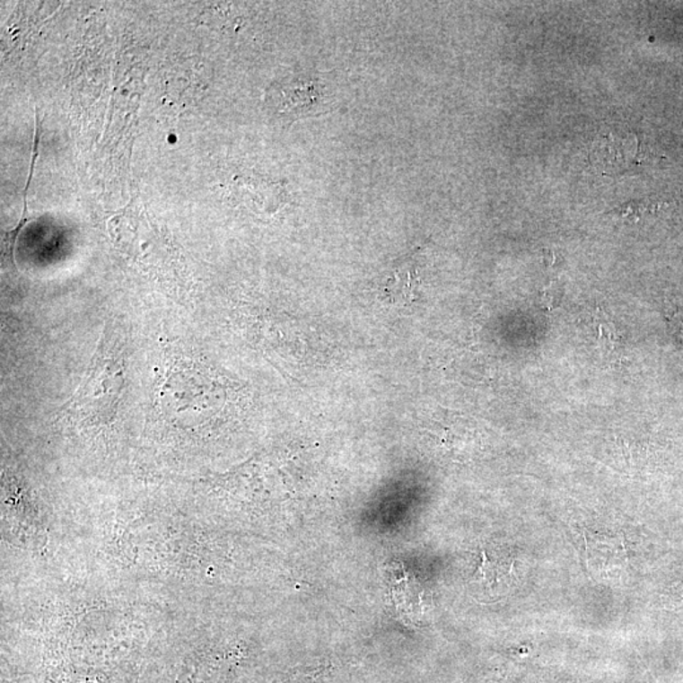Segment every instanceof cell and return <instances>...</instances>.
Listing matches in <instances>:
<instances>
[{
	"label": "cell",
	"mask_w": 683,
	"mask_h": 683,
	"mask_svg": "<svg viewBox=\"0 0 683 683\" xmlns=\"http://www.w3.org/2000/svg\"><path fill=\"white\" fill-rule=\"evenodd\" d=\"M562 296H564V292L558 284L551 283L548 286L544 287L542 295H540V302L546 311H552L561 304Z\"/></svg>",
	"instance_id": "cell-6"
},
{
	"label": "cell",
	"mask_w": 683,
	"mask_h": 683,
	"mask_svg": "<svg viewBox=\"0 0 683 683\" xmlns=\"http://www.w3.org/2000/svg\"><path fill=\"white\" fill-rule=\"evenodd\" d=\"M667 206L666 203L653 199L630 200L623 206H617L609 215H614L620 221L638 222L644 218L645 215H654Z\"/></svg>",
	"instance_id": "cell-4"
},
{
	"label": "cell",
	"mask_w": 683,
	"mask_h": 683,
	"mask_svg": "<svg viewBox=\"0 0 683 683\" xmlns=\"http://www.w3.org/2000/svg\"><path fill=\"white\" fill-rule=\"evenodd\" d=\"M127 380V351L118 329L105 324L94 356L75 392L60 414L86 420L113 419L122 400Z\"/></svg>",
	"instance_id": "cell-1"
},
{
	"label": "cell",
	"mask_w": 683,
	"mask_h": 683,
	"mask_svg": "<svg viewBox=\"0 0 683 683\" xmlns=\"http://www.w3.org/2000/svg\"><path fill=\"white\" fill-rule=\"evenodd\" d=\"M598 341L604 354L614 355L619 347V333L610 321H601L598 328Z\"/></svg>",
	"instance_id": "cell-5"
},
{
	"label": "cell",
	"mask_w": 683,
	"mask_h": 683,
	"mask_svg": "<svg viewBox=\"0 0 683 683\" xmlns=\"http://www.w3.org/2000/svg\"><path fill=\"white\" fill-rule=\"evenodd\" d=\"M324 98L323 85L311 76L293 77L271 89V99L277 112L293 119L320 110Z\"/></svg>",
	"instance_id": "cell-3"
},
{
	"label": "cell",
	"mask_w": 683,
	"mask_h": 683,
	"mask_svg": "<svg viewBox=\"0 0 683 683\" xmlns=\"http://www.w3.org/2000/svg\"><path fill=\"white\" fill-rule=\"evenodd\" d=\"M144 206L131 203L108 222L114 247L129 261L151 274L175 275V255L162 232L153 224Z\"/></svg>",
	"instance_id": "cell-2"
}]
</instances>
